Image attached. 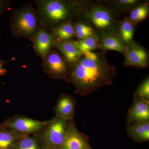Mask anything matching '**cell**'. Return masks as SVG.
<instances>
[{
	"label": "cell",
	"mask_w": 149,
	"mask_h": 149,
	"mask_svg": "<svg viewBox=\"0 0 149 149\" xmlns=\"http://www.w3.org/2000/svg\"><path fill=\"white\" fill-rule=\"evenodd\" d=\"M69 68L66 81L74 85V93L81 96L111 85L116 75L115 68L109 63L102 53H84Z\"/></svg>",
	"instance_id": "1"
},
{
	"label": "cell",
	"mask_w": 149,
	"mask_h": 149,
	"mask_svg": "<svg viewBox=\"0 0 149 149\" xmlns=\"http://www.w3.org/2000/svg\"><path fill=\"white\" fill-rule=\"evenodd\" d=\"M119 15L106 4L85 1L82 3L76 18L90 25L99 37L118 34Z\"/></svg>",
	"instance_id": "2"
},
{
	"label": "cell",
	"mask_w": 149,
	"mask_h": 149,
	"mask_svg": "<svg viewBox=\"0 0 149 149\" xmlns=\"http://www.w3.org/2000/svg\"><path fill=\"white\" fill-rule=\"evenodd\" d=\"M82 1L41 0L36 1L40 27L52 30L77 18Z\"/></svg>",
	"instance_id": "3"
},
{
	"label": "cell",
	"mask_w": 149,
	"mask_h": 149,
	"mask_svg": "<svg viewBox=\"0 0 149 149\" xmlns=\"http://www.w3.org/2000/svg\"><path fill=\"white\" fill-rule=\"evenodd\" d=\"M10 26L14 36L31 41L40 27L36 9L25 6L15 10L11 15Z\"/></svg>",
	"instance_id": "4"
},
{
	"label": "cell",
	"mask_w": 149,
	"mask_h": 149,
	"mask_svg": "<svg viewBox=\"0 0 149 149\" xmlns=\"http://www.w3.org/2000/svg\"><path fill=\"white\" fill-rule=\"evenodd\" d=\"M69 123L57 116L49 121L38 141L41 149H60L64 141Z\"/></svg>",
	"instance_id": "5"
},
{
	"label": "cell",
	"mask_w": 149,
	"mask_h": 149,
	"mask_svg": "<svg viewBox=\"0 0 149 149\" xmlns=\"http://www.w3.org/2000/svg\"><path fill=\"white\" fill-rule=\"evenodd\" d=\"M42 60L44 72L49 77L66 80L69 72V66L57 51L52 49Z\"/></svg>",
	"instance_id": "6"
},
{
	"label": "cell",
	"mask_w": 149,
	"mask_h": 149,
	"mask_svg": "<svg viewBox=\"0 0 149 149\" xmlns=\"http://www.w3.org/2000/svg\"><path fill=\"white\" fill-rule=\"evenodd\" d=\"M49 121L34 120L24 116L11 118L4 121L1 126L24 136L37 133L45 128Z\"/></svg>",
	"instance_id": "7"
},
{
	"label": "cell",
	"mask_w": 149,
	"mask_h": 149,
	"mask_svg": "<svg viewBox=\"0 0 149 149\" xmlns=\"http://www.w3.org/2000/svg\"><path fill=\"white\" fill-rule=\"evenodd\" d=\"M125 66L145 68L149 65L148 52L146 48L134 40L125 45L124 54Z\"/></svg>",
	"instance_id": "8"
},
{
	"label": "cell",
	"mask_w": 149,
	"mask_h": 149,
	"mask_svg": "<svg viewBox=\"0 0 149 149\" xmlns=\"http://www.w3.org/2000/svg\"><path fill=\"white\" fill-rule=\"evenodd\" d=\"M56 41L52 32L41 27L31 40L36 54L42 59L52 49Z\"/></svg>",
	"instance_id": "9"
},
{
	"label": "cell",
	"mask_w": 149,
	"mask_h": 149,
	"mask_svg": "<svg viewBox=\"0 0 149 149\" xmlns=\"http://www.w3.org/2000/svg\"><path fill=\"white\" fill-rule=\"evenodd\" d=\"M60 149H92L85 135L80 133L74 121H69L63 143Z\"/></svg>",
	"instance_id": "10"
},
{
	"label": "cell",
	"mask_w": 149,
	"mask_h": 149,
	"mask_svg": "<svg viewBox=\"0 0 149 149\" xmlns=\"http://www.w3.org/2000/svg\"><path fill=\"white\" fill-rule=\"evenodd\" d=\"M149 121V101L135 97L127 115V124Z\"/></svg>",
	"instance_id": "11"
},
{
	"label": "cell",
	"mask_w": 149,
	"mask_h": 149,
	"mask_svg": "<svg viewBox=\"0 0 149 149\" xmlns=\"http://www.w3.org/2000/svg\"><path fill=\"white\" fill-rule=\"evenodd\" d=\"M54 47L61 53L62 57L69 65L74 64L83 55L73 40L56 41Z\"/></svg>",
	"instance_id": "12"
},
{
	"label": "cell",
	"mask_w": 149,
	"mask_h": 149,
	"mask_svg": "<svg viewBox=\"0 0 149 149\" xmlns=\"http://www.w3.org/2000/svg\"><path fill=\"white\" fill-rule=\"evenodd\" d=\"M75 104L70 96L63 95L58 99L55 110L57 116L65 120H72L74 117Z\"/></svg>",
	"instance_id": "13"
},
{
	"label": "cell",
	"mask_w": 149,
	"mask_h": 149,
	"mask_svg": "<svg viewBox=\"0 0 149 149\" xmlns=\"http://www.w3.org/2000/svg\"><path fill=\"white\" fill-rule=\"evenodd\" d=\"M101 49L104 51L112 50L124 54L125 45L118 34H111L99 37Z\"/></svg>",
	"instance_id": "14"
},
{
	"label": "cell",
	"mask_w": 149,
	"mask_h": 149,
	"mask_svg": "<svg viewBox=\"0 0 149 149\" xmlns=\"http://www.w3.org/2000/svg\"><path fill=\"white\" fill-rule=\"evenodd\" d=\"M127 133L131 139L138 142L149 140V122H138L128 125Z\"/></svg>",
	"instance_id": "15"
},
{
	"label": "cell",
	"mask_w": 149,
	"mask_h": 149,
	"mask_svg": "<svg viewBox=\"0 0 149 149\" xmlns=\"http://www.w3.org/2000/svg\"><path fill=\"white\" fill-rule=\"evenodd\" d=\"M24 136H26L0 126V149H14L16 142Z\"/></svg>",
	"instance_id": "16"
},
{
	"label": "cell",
	"mask_w": 149,
	"mask_h": 149,
	"mask_svg": "<svg viewBox=\"0 0 149 149\" xmlns=\"http://www.w3.org/2000/svg\"><path fill=\"white\" fill-rule=\"evenodd\" d=\"M52 33L56 41L72 40L75 37L74 24L72 22L63 23L52 30Z\"/></svg>",
	"instance_id": "17"
},
{
	"label": "cell",
	"mask_w": 149,
	"mask_h": 149,
	"mask_svg": "<svg viewBox=\"0 0 149 149\" xmlns=\"http://www.w3.org/2000/svg\"><path fill=\"white\" fill-rule=\"evenodd\" d=\"M136 26L127 17L119 22L118 34L125 45L133 40Z\"/></svg>",
	"instance_id": "18"
},
{
	"label": "cell",
	"mask_w": 149,
	"mask_h": 149,
	"mask_svg": "<svg viewBox=\"0 0 149 149\" xmlns=\"http://www.w3.org/2000/svg\"><path fill=\"white\" fill-rule=\"evenodd\" d=\"M142 2H143L140 0H115L104 2L116 12L119 14L124 12H130Z\"/></svg>",
	"instance_id": "19"
},
{
	"label": "cell",
	"mask_w": 149,
	"mask_h": 149,
	"mask_svg": "<svg viewBox=\"0 0 149 149\" xmlns=\"http://www.w3.org/2000/svg\"><path fill=\"white\" fill-rule=\"evenodd\" d=\"M149 6L148 2H143L129 12L128 18L134 24L137 25L148 17Z\"/></svg>",
	"instance_id": "20"
},
{
	"label": "cell",
	"mask_w": 149,
	"mask_h": 149,
	"mask_svg": "<svg viewBox=\"0 0 149 149\" xmlns=\"http://www.w3.org/2000/svg\"><path fill=\"white\" fill-rule=\"evenodd\" d=\"M74 42L77 47L83 54L101 49L99 37L96 35Z\"/></svg>",
	"instance_id": "21"
},
{
	"label": "cell",
	"mask_w": 149,
	"mask_h": 149,
	"mask_svg": "<svg viewBox=\"0 0 149 149\" xmlns=\"http://www.w3.org/2000/svg\"><path fill=\"white\" fill-rule=\"evenodd\" d=\"M74 24L75 37L78 40L96 35L94 29L87 23L77 19Z\"/></svg>",
	"instance_id": "22"
},
{
	"label": "cell",
	"mask_w": 149,
	"mask_h": 149,
	"mask_svg": "<svg viewBox=\"0 0 149 149\" xmlns=\"http://www.w3.org/2000/svg\"><path fill=\"white\" fill-rule=\"evenodd\" d=\"M14 149H41L38 140L34 136H24L19 139Z\"/></svg>",
	"instance_id": "23"
},
{
	"label": "cell",
	"mask_w": 149,
	"mask_h": 149,
	"mask_svg": "<svg viewBox=\"0 0 149 149\" xmlns=\"http://www.w3.org/2000/svg\"><path fill=\"white\" fill-rule=\"evenodd\" d=\"M135 97L149 101V78L147 77L139 85L135 94Z\"/></svg>",
	"instance_id": "24"
},
{
	"label": "cell",
	"mask_w": 149,
	"mask_h": 149,
	"mask_svg": "<svg viewBox=\"0 0 149 149\" xmlns=\"http://www.w3.org/2000/svg\"><path fill=\"white\" fill-rule=\"evenodd\" d=\"M10 3L9 1L0 0V18L9 8Z\"/></svg>",
	"instance_id": "25"
},
{
	"label": "cell",
	"mask_w": 149,
	"mask_h": 149,
	"mask_svg": "<svg viewBox=\"0 0 149 149\" xmlns=\"http://www.w3.org/2000/svg\"><path fill=\"white\" fill-rule=\"evenodd\" d=\"M3 61L0 60V76L5 75L7 72L6 69L3 68L4 63Z\"/></svg>",
	"instance_id": "26"
}]
</instances>
